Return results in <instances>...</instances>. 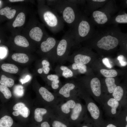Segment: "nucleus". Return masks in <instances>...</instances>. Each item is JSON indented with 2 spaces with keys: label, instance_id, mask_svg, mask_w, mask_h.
Masks as SVG:
<instances>
[{
  "label": "nucleus",
  "instance_id": "bb28decb",
  "mask_svg": "<svg viewBox=\"0 0 127 127\" xmlns=\"http://www.w3.org/2000/svg\"><path fill=\"white\" fill-rule=\"evenodd\" d=\"M13 123V121L11 117L5 115L0 119V127H11Z\"/></svg>",
  "mask_w": 127,
  "mask_h": 127
},
{
  "label": "nucleus",
  "instance_id": "4be33fe9",
  "mask_svg": "<svg viewBox=\"0 0 127 127\" xmlns=\"http://www.w3.org/2000/svg\"><path fill=\"white\" fill-rule=\"evenodd\" d=\"M12 58L15 61L21 63H26L29 60L28 56L23 53H14L12 55Z\"/></svg>",
  "mask_w": 127,
  "mask_h": 127
},
{
  "label": "nucleus",
  "instance_id": "37998d69",
  "mask_svg": "<svg viewBox=\"0 0 127 127\" xmlns=\"http://www.w3.org/2000/svg\"><path fill=\"white\" fill-rule=\"evenodd\" d=\"M24 0H9V1L11 2L22 1H24Z\"/></svg>",
  "mask_w": 127,
  "mask_h": 127
},
{
  "label": "nucleus",
  "instance_id": "79ce46f5",
  "mask_svg": "<svg viewBox=\"0 0 127 127\" xmlns=\"http://www.w3.org/2000/svg\"><path fill=\"white\" fill-rule=\"evenodd\" d=\"M40 127H50L49 122L46 120L42 122L40 124Z\"/></svg>",
  "mask_w": 127,
  "mask_h": 127
},
{
  "label": "nucleus",
  "instance_id": "7ed1b4c3",
  "mask_svg": "<svg viewBox=\"0 0 127 127\" xmlns=\"http://www.w3.org/2000/svg\"><path fill=\"white\" fill-rule=\"evenodd\" d=\"M74 37L77 40H87L93 34L95 27L85 13L82 14L75 24Z\"/></svg>",
  "mask_w": 127,
  "mask_h": 127
},
{
  "label": "nucleus",
  "instance_id": "ddd939ff",
  "mask_svg": "<svg viewBox=\"0 0 127 127\" xmlns=\"http://www.w3.org/2000/svg\"><path fill=\"white\" fill-rule=\"evenodd\" d=\"M56 74L59 77H63L67 79L72 77L74 76V73L67 66L59 65L57 66L55 69Z\"/></svg>",
  "mask_w": 127,
  "mask_h": 127
},
{
  "label": "nucleus",
  "instance_id": "5701e85b",
  "mask_svg": "<svg viewBox=\"0 0 127 127\" xmlns=\"http://www.w3.org/2000/svg\"><path fill=\"white\" fill-rule=\"evenodd\" d=\"M11 8L7 6L1 9L0 10V14L5 16L9 19L12 18L15 15L16 10L14 9H11Z\"/></svg>",
  "mask_w": 127,
  "mask_h": 127
},
{
  "label": "nucleus",
  "instance_id": "2f4dec72",
  "mask_svg": "<svg viewBox=\"0 0 127 127\" xmlns=\"http://www.w3.org/2000/svg\"><path fill=\"white\" fill-rule=\"evenodd\" d=\"M100 72L106 78L115 77L117 75V71L114 69L108 70L101 69L100 70Z\"/></svg>",
  "mask_w": 127,
  "mask_h": 127
},
{
  "label": "nucleus",
  "instance_id": "0eeeda50",
  "mask_svg": "<svg viewBox=\"0 0 127 127\" xmlns=\"http://www.w3.org/2000/svg\"><path fill=\"white\" fill-rule=\"evenodd\" d=\"M55 115L54 110L53 108L45 106V107H37L34 111V119L37 122H42L44 118L49 119Z\"/></svg>",
  "mask_w": 127,
  "mask_h": 127
},
{
  "label": "nucleus",
  "instance_id": "a18cd8bd",
  "mask_svg": "<svg viewBox=\"0 0 127 127\" xmlns=\"http://www.w3.org/2000/svg\"><path fill=\"white\" fill-rule=\"evenodd\" d=\"M82 127H88L86 126H82Z\"/></svg>",
  "mask_w": 127,
  "mask_h": 127
},
{
  "label": "nucleus",
  "instance_id": "a19ab883",
  "mask_svg": "<svg viewBox=\"0 0 127 127\" xmlns=\"http://www.w3.org/2000/svg\"><path fill=\"white\" fill-rule=\"evenodd\" d=\"M31 76L29 75H27L24 79H21L20 80V81L22 84L26 83L28 82L31 79Z\"/></svg>",
  "mask_w": 127,
  "mask_h": 127
},
{
  "label": "nucleus",
  "instance_id": "393cba45",
  "mask_svg": "<svg viewBox=\"0 0 127 127\" xmlns=\"http://www.w3.org/2000/svg\"><path fill=\"white\" fill-rule=\"evenodd\" d=\"M1 68L4 71L11 73H16L18 71V67L13 64H4L1 65Z\"/></svg>",
  "mask_w": 127,
  "mask_h": 127
},
{
  "label": "nucleus",
  "instance_id": "c85d7f7f",
  "mask_svg": "<svg viewBox=\"0 0 127 127\" xmlns=\"http://www.w3.org/2000/svg\"><path fill=\"white\" fill-rule=\"evenodd\" d=\"M14 81L12 79L7 77L4 75H2L0 80V83L7 87H11L14 84Z\"/></svg>",
  "mask_w": 127,
  "mask_h": 127
},
{
  "label": "nucleus",
  "instance_id": "7c9ffc66",
  "mask_svg": "<svg viewBox=\"0 0 127 127\" xmlns=\"http://www.w3.org/2000/svg\"><path fill=\"white\" fill-rule=\"evenodd\" d=\"M108 105L111 108V112L112 114L116 113V109L119 105V101L113 98L110 99L107 102Z\"/></svg>",
  "mask_w": 127,
  "mask_h": 127
},
{
  "label": "nucleus",
  "instance_id": "4468645a",
  "mask_svg": "<svg viewBox=\"0 0 127 127\" xmlns=\"http://www.w3.org/2000/svg\"><path fill=\"white\" fill-rule=\"evenodd\" d=\"M43 17L47 24L50 27H54L58 25L57 18L52 12L48 11L45 12L43 15Z\"/></svg>",
  "mask_w": 127,
  "mask_h": 127
},
{
  "label": "nucleus",
  "instance_id": "c756f323",
  "mask_svg": "<svg viewBox=\"0 0 127 127\" xmlns=\"http://www.w3.org/2000/svg\"><path fill=\"white\" fill-rule=\"evenodd\" d=\"M124 91L123 88L120 86H117L112 92V95L114 98L119 101L121 100L123 96Z\"/></svg>",
  "mask_w": 127,
  "mask_h": 127
},
{
  "label": "nucleus",
  "instance_id": "f8f14e48",
  "mask_svg": "<svg viewBox=\"0 0 127 127\" xmlns=\"http://www.w3.org/2000/svg\"><path fill=\"white\" fill-rule=\"evenodd\" d=\"M84 109L82 104L77 101L75 107L71 111L68 121L74 122L79 119L82 116Z\"/></svg>",
  "mask_w": 127,
  "mask_h": 127
},
{
  "label": "nucleus",
  "instance_id": "423d86ee",
  "mask_svg": "<svg viewBox=\"0 0 127 127\" xmlns=\"http://www.w3.org/2000/svg\"><path fill=\"white\" fill-rule=\"evenodd\" d=\"M76 85L72 81H69L62 85L56 92L54 93L58 97L64 100L75 98V89Z\"/></svg>",
  "mask_w": 127,
  "mask_h": 127
},
{
  "label": "nucleus",
  "instance_id": "20e7f679",
  "mask_svg": "<svg viewBox=\"0 0 127 127\" xmlns=\"http://www.w3.org/2000/svg\"><path fill=\"white\" fill-rule=\"evenodd\" d=\"M71 41L63 38L58 42L55 48L50 55L48 60L53 63L62 64L65 63L69 56Z\"/></svg>",
  "mask_w": 127,
  "mask_h": 127
},
{
  "label": "nucleus",
  "instance_id": "72a5a7b5",
  "mask_svg": "<svg viewBox=\"0 0 127 127\" xmlns=\"http://www.w3.org/2000/svg\"><path fill=\"white\" fill-rule=\"evenodd\" d=\"M19 115H21L23 117L27 118L30 115V111L29 108L25 107L17 111Z\"/></svg>",
  "mask_w": 127,
  "mask_h": 127
},
{
  "label": "nucleus",
  "instance_id": "f03ea898",
  "mask_svg": "<svg viewBox=\"0 0 127 127\" xmlns=\"http://www.w3.org/2000/svg\"><path fill=\"white\" fill-rule=\"evenodd\" d=\"M121 9L115 0H108L102 7L92 12L89 17L95 27L109 25L111 24L113 17Z\"/></svg>",
  "mask_w": 127,
  "mask_h": 127
},
{
  "label": "nucleus",
  "instance_id": "cd10ccee",
  "mask_svg": "<svg viewBox=\"0 0 127 127\" xmlns=\"http://www.w3.org/2000/svg\"><path fill=\"white\" fill-rule=\"evenodd\" d=\"M105 82L108 92L110 93H112L117 86L115 83V79L113 77L107 78Z\"/></svg>",
  "mask_w": 127,
  "mask_h": 127
},
{
  "label": "nucleus",
  "instance_id": "39448f33",
  "mask_svg": "<svg viewBox=\"0 0 127 127\" xmlns=\"http://www.w3.org/2000/svg\"><path fill=\"white\" fill-rule=\"evenodd\" d=\"M76 98L62 101L54 109L56 115L66 121H68L72 109L77 101Z\"/></svg>",
  "mask_w": 127,
  "mask_h": 127
},
{
  "label": "nucleus",
  "instance_id": "ea45409f",
  "mask_svg": "<svg viewBox=\"0 0 127 127\" xmlns=\"http://www.w3.org/2000/svg\"><path fill=\"white\" fill-rule=\"evenodd\" d=\"M102 61L103 64L106 67L109 68H111V66L109 63L108 59L107 58H103L102 59Z\"/></svg>",
  "mask_w": 127,
  "mask_h": 127
},
{
  "label": "nucleus",
  "instance_id": "aec40b11",
  "mask_svg": "<svg viewBox=\"0 0 127 127\" xmlns=\"http://www.w3.org/2000/svg\"><path fill=\"white\" fill-rule=\"evenodd\" d=\"M50 119L51 121L52 127H68L63 121L65 120L55 115L51 117Z\"/></svg>",
  "mask_w": 127,
  "mask_h": 127
},
{
  "label": "nucleus",
  "instance_id": "f3484780",
  "mask_svg": "<svg viewBox=\"0 0 127 127\" xmlns=\"http://www.w3.org/2000/svg\"><path fill=\"white\" fill-rule=\"evenodd\" d=\"M29 35L32 39L36 41L39 42L41 40L42 37L43 32L39 27H35L30 30Z\"/></svg>",
  "mask_w": 127,
  "mask_h": 127
},
{
  "label": "nucleus",
  "instance_id": "a211bd4d",
  "mask_svg": "<svg viewBox=\"0 0 127 127\" xmlns=\"http://www.w3.org/2000/svg\"><path fill=\"white\" fill-rule=\"evenodd\" d=\"M87 108L91 116L94 119H96L99 118L100 115V111L95 103L92 102L89 103Z\"/></svg>",
  "mask_w": 127,
  "mask_h": 127
},
{
  "label": "nucleus",
  "instance_id": "1a4fd4ad",
  "mask_svg": "<svg viewBox=\"0 0 127 127\" xmlns=\"http://www.w3.org/2000/svg\"><path fill=\"white\" fill-rule=\"evenodd\" d=\"M58 42L54 38L49 37L46 40L42 42L40 45L41 51L48 53V58L55 48Z\"/></svg>",
  "mask_w": 127,
  "mask_h": 127
},
{
  "label": "nucleus",
  "instance_id": "9d476101",
  "mask_svg": "<svg viewBox=\"0 0 127 127\" xmlns=\"http://www.w3.org/2000/svg\"><path fill=\"white\" fill-rule=\"evenodd\" d=\"M108 0H87V4L85 13L88 16L93 11L103 6Z\"/></svg>",
  "mask_w": 127,
  "mask_h": 127
},
{
  "label": "nucleus",
  "instance_id": "09e8293b",
  "mask_svg": "<svg viewBox=\"0 0 127 127\" xmlns=\"http://www.w3.org/2000/svg\"><path fill=\"white\" fill-rule=\"evenodd\" d=\"M1 42V41L0 40V43Z\"/></svg>",
  "mask_w": 127,
  "mask_h": 127
},
{
  "label": "nucleus",
  "instance_id": "de8ad7c7",
  "mask_svg": "<svg viewBox=\"0 0 127 127\" xmlns=\"http://www.w3.org/2000/svg\"><path fill=\"white\" fill-rule=\"evenodd\" d=\"M125 127H127V124Z\"/></svg>",
  "mask_w": 127,
  "mask_h": 127
},
{
  "label": "nucleus",
  "instance_id": "a878e982",
  "mask_svg": "<svg viewBox=\"0 0 127 127\" xmlns=\"http://www.w3.org/2000/svg\"><path fill=\"white\" fill-rule=\"evenodd\" d=\"M15 43L17 45L26 47L29 45V44L27 39L24 37L20 35L16 36L14 39Z\"/></svg>",
  "mask_w": 127,
  "mask_h": 127
},
{
  "label": "nucleus",
  "instance_id": "6e6552de",
  "mask_svg": "<svg viewBox=\"0 0 127 127\" xmlns=\"http://www.w3.org/2000/svg\"><path fill=\"white\" fill-rule=\"evenodd\" d=\"M76 7L75 8L67 6L64 9L63 12V18L67 23L75 24L82 13L79 12Z\"/></svg>",
  "mask_w": 127,
  "mask_h": 127
},
{
  "label": "nucleus",
  "instance_id": "c9c22d12",
  "mask_svg": "<svg viewBox=\"0 0 127 127\" xmlns=\"http://www.w3.org/2000/svg\"><path fill=\"white\" fill-rule=\"evenodd\" d=\"M46 78L47 81L49 85L52 81L59 79V76L56 74H48L47 75Z\"/></svg>",
  "mask_w": 127,
  "mask_h": 127
},
{
  "label": "nucleus",
  "instance_id": "f704fd0d",
  "mask_svg": "<svg viewBox=\"0 0 127 127\" xmlns=\"http://www.w3.org/2000/svg\"><path fill=\"white\" fill-rule=\"evenodd\" d=\"M14 92L17 96L19 97L22 96L24 93V90L23 86L21 85H18L16 86L14 89Z\"/></svg>",
  "mask_w": 127,
  "mask_h": 127
},
{
  "label": "nucleus",
  "instance_id": "8fccbe9b",
  "mask_svg": "<svg viewBox=\"0 0 127 127\" xmlns=\"http://www.w3.org/2000/svg\"></svg>",
  "mask_w": 127,
  "mask_h": 127
},
{
  "label": "nucleus",
  "instance_id": "b1692460",
  "mask_svg": "<svg viewBox=\"0 0 127 127\" xmlns=\"http://www.w3.org/2000/svg\"><path fill=\"white\" fill-rule=\"evenodd\" d=\"M25 16L24 14L22 12L19 13L13 23V26L15 28L22 26L25 23Z\"/></svg>",
  "mask_w": 127,
  "mask_h": 127
},
{
  "label": "nucleus",
  "instance_id": "473e14b6",
  "mask_svg": "<svg viewBox=\"0 0 127 127\" xmlns=\"http://www.w3.org/2000/svg\"><path fill=\"white\" fill-rule=\"evenodd\" d=\"M0 91L3 94L6 99H8L12 96L11 92L9 89L7 87L1 84H0Z\"/></svg>",
  "mask_w": 127,
  "mask_h": 127
},
{
  "label": "nucleus",
  "instance_id": "6ab92c4d",
  "mask_svg": "<svg viewBox=\"0 0 127 127\" xmlns=\"http://www.w3.org/2000/svg\"><path fill=\"white\" fill-rule=\"evenodd\" d=\"M42 67L37 70L38 72L41 74L43 72L45 75H48L52 69L51 65L48 59H44L41 61Z\"/></svg>",
  "mask_w": 127,
  "mask_h": 127
},
{
  "label": "nucleus",
  "instance_id": "f257e3e1",
  "mask_svg": "<svg viewBox=\"0 0 127 127\" xmlns=\"http://www.w3.org/2000/svg\"><path fill=\"white\" fill-rule=\"evenodd\" d=\"M127 36V33L121 32L118 25L111 24L95 27L93 34L87 40L95 42L99 49L109 51L116 48L119 41Z\"/></svg>",
  "mask_w": 127,
  "mask_h": 127
},
{
  "label": "nucleus",
  "instance_id": "9b49d317",
  "mask_svg": "<svg viewBox=\"0 0 127 127\" xmlns=\"http://www.w3.org/2000/svg\"><path fill=\"white\" fill-rule=\"evenodd\" d=\"M91 59V58L89 56L79 53L74 55L69 56L66 60V61L85 65L88 63Z\"/></svg>",
  "mask_w": 127,
  "mask_h": 127
},
{
  "label": "nucleus",
  "instance_id": "58836bf2",
  "mask_svg": "<svg viewBox=\"0 0 127 127\" xmlns=\"http://www.w3.org/2000/svg\"><path fill=\"white\" fill-rule=\"evenodd\" d=\"M25 106L26 105L24 103L21 102H20L15 104L13 106V109L14 111H17L19 110L21 108Z\"/></svg>",
  "mask_w": 127,
  "mask_h": 127
},
{
  "label": "nucleus",
  "instance_id": "e433bc0d",
  "mask_svg": "<svg viewBox=\"0 0 127 127\" xmlns=\"http://www.w3.org/2000/svg\"><path fill=\"white\" fill-rule=\"evenodd\" d=\"M8 52L6 47H0V58L1 59L4 58L7 54Z\"/></svg>",
  "mask_w": 127,
  "mask_h": 127
},
{
  "label": "nucleus",
  "instance_id": "dca6fc26",
  "mask_svg": "<svg viewBox=\"0 0 127 127\" xmlns=\"http://www.w3.org/2000/svg\"><path fill=\"white\" fill-rule=\"evenodd\" d=\"M90 86L92 91L95 96H100L101 93V83L99 79L97 78H93L90 82Z\"/></svg>",
  "mask_w": 127,
  "mask_h": 127
},
{
  "label": "nucleus",
  "instance_id": "c03bdc74",
  "mask_svg": "<svg viewBox=\"0 0 127 127\" xmlns=\"http://www.w3.org/2000/svg\"><path fill=\"white\" fill-rule=\"evenodd\" d=\"M106 127H117L115 125L112 124H109Z\"/></svg>",
  "mask_w": 127,
  "mask_h": 127
},
{
  "label": "nucleus",
  "instance_id": "412c9836",
  "mask_svg": "<svg viewBox=\"0 0 127 127\" xmlns=\"http://www.w3.org/2000/svg\"><path fill=\"white\" fill-rule=\"evenodd\" d=\"M67 67L72 71L77 70L79 73L80 74H84L87 71V67L85 64L74 63Z\"/></svg>",
  "mask_w": 127,
  "mask_h": 127
},
{
  "label": "nucleus",
  "instance_id": "49530a36",
  "mask_svg": "<svg viewBox=\"0 0 127 127\" xmlns=\"http://www.w3.org/2000/svg\"><path fill=\"white\" fill-rule=\"evenodd\" d=\"M126 122H127V116H126Z\"/></svg>",
  "mask_w": 127,
  "mask_h": 127
},
{
  "label": "nucleus",
  "instance_id": "2eb2a0df",
  "mask_svg": "<svg viewBox=\"0 0 127 127\" xmlns=\"http://www.w3.org/2000/svg\"><path fill=\"white\" fill-rule=\"evenodd\" d=\"M127 23V13L124 9L120 10L113 17L111 24L118 25L119 24Z\"/></svg>",
  "mask_w": 127,
  "mask_h": 127
},
{
  "label": "nucleus",
  "instance_id": "4c0bfd02",
  "mask_svg": "<svg viewBox=\"0 0 127 127\" xmlns=\"http://www.w3.org/2000/svg\"><path fill=\"white\" fill-rule=\"evenodd\" d=\"M117 59L119 61V62L122 66H124L127 65V62L126 61L125 57L123 55H121L118 56Z\"/></svg>",
  "mask_w": 127,
  "mask_h": 127
}]
</instances>
